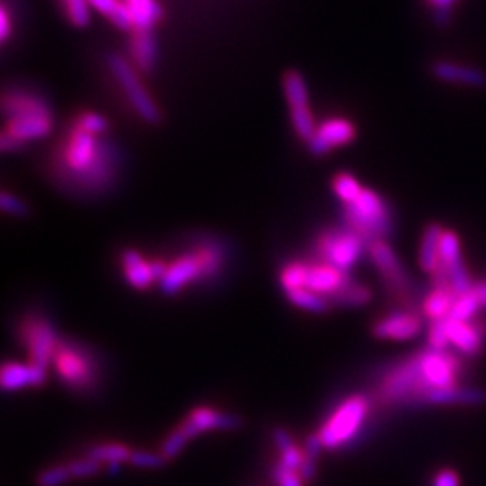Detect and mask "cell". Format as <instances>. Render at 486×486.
<instances>
[{
    "label": "cell",
    "instance_id": "cell-29",
    "mask_svg": "<svg viewBox=\"0 0 486 486\" xmlns=\"http://www.w3.org/2000/svg\"><path fill=\"white\" fill-rule=\"evenodd\" d=\"M90 7L105 14L117 29L134 31V20L125 0H89Z\"/></svg>",
    "mask_w": 486,
    "mask_h": 486
},
{
    "label": "cell",
    "instance_id": "cell-6",
    "mask_svg": "<svg viewBox=\"0 0 486 486\" xmlns=\"http://www.w3.org/2000/svg\"><path fill=\"white\" fill-rule=\"evenodd\" d=\"M371 407L373 398L368 395L357 393L342 400L322 422L319 431H315L322 444V449L339 451L351 444L366 424Z\"/></svg>",
    "mask_w": 486,
    "mask_h": 486
},
{
    "label": "cell",
    "instance_id": "cell-15",
    "mask_svg": "<svg viewBox=\"0 0 486 486\" xmlns=\"http://www.w3.org/2000/svg\"><path fill=\"white\" fill-rule=\"evenodd\" d=\"M420 359L431 389L458 386V379L462 373V360L454 353L447 350L436 351L429 348L420 353Z\"/></svg>",
    "mask_w": 486,
    "mask_h": 486
},
{
    "label": "cell",
    "instance_id": "cell-49",
    "mask_svg": "<svg viewBox=\"0 0 486 486\" xmlns=\"http://www.w3.org/2000/svg\"><path fill=\"white\" fill-rule=\"evenodd\" d=\"M474 294L478 295V299H480L481 306L486 308V281H480V283H476V286H474Z\"/></svg>",
    "mask_w": 486,
    "mask_h": 486
},
{
    "label": "cell",
    "instance_id": "cell-3",
    "mask_svg": "<svg viewBox=\"0 0 486 486\" xmlns=\"http://www.w3.org/2000/svg\"><path fill=\"white\" fill-rule=\"evenodd\" d=\"M52 368L60 382L76 395H92L101 384L99 357L78 341H60L52 357Z\"/></svg>",
    "mask_w": 486,
    "mask_h": 486
},
{
    "label": "cell",
    "instance_id": "cell-24",
    "mask_svg": "<svg viewBox=\"0 0 486 486\" xmlns=\"http://www.w3.org/2000/svg\"><path fill=\"white\" fill-rule=\"evenodd\" d=\"M456 294L453 288H433L422 301V313L433 322L447 319L456 303Z\"/></svg>",
    "mask_w": 486,
    "mask_h": 486
},
{
    "label": "cell",
    "instance_id": "cell-20",
    "mask_svg": "<svg viewBox=\"0 0 486 486\" xmlns=\"http://www.w3.org/2000/svg\"><path fill=\"white\" fill-rule=\"evenodd\" d=\"M486 393L474 388H438L427 391L418 404L429 406H480L485 404Z\"/></svg>",
    "mask_w": 486,
    "mask_h": 486
},
{
    "label": "cell",
    "instance_id": "cell-5",
    "mask_svg": "<svg viewBox=\"0 0 486 486\" xmlns=\"http://www.w3.org/2000/svg\"><path fill=\"white\" fill-rule=\"evenodd\" d=\"M342 226L357 233L364 242L386 240L393 229L389 204L377 192L364 188L350 204H342Z\"/></svg>",
    "mask_w": 486,
    "mask_h": 486
},
{
    "label": "cell",
    "instance_id": "cell-40",
    "mask_svg": "<svg viewBox=\"0 0 486 486\" xmlns=\"http://www.w3.org/2000/svg\"><path fill=\"white\" fill-rule=\"evenodd\" d=\"M67 465H69V471L72 474V480H89V478L98 476L103 471V463H99L89 456L72 460Z\"/></svg>",
    "mask_w": 486,
    "mask_h": 486
},
{
    "label": "cell",
    "instance_id": "cell-10",
    "mask_svg": "<svg viewBox=\"0 0 486 486\" xmlns=\"http://www.w3.org/2000/svg\"><path fill=\"white\" fill-rule=\"evenodd\" d=\"M108 67L117 79L119 87L123 89L125 96L128 98L132 108L136 114L146 121L148 125H159L163 121V114L155 99L150 96L148 89L139 79V70L123 56L110 54L108 56Z\"/></svg>",
    "mask_w": 486,
    "mask_h": 486
},
{
    "label": "cell",
    "instance_id": "cell-12",
    "mask_svg": "<svg viewBox=\"0 0 486 486\" xmlns=\"http://www.w3.org/2000/svg\"><path fill=\"white\" fill-rule=\"evenodd\" d=\"M357 137L355 125L346 117H332L317 125L313 137L306 143L313 157L328 155L330 152L353 143Z\"/></svg>",
    "mask_w": 486,
    "mask_h": 486
},
{
    "label": "cell",
    "instance_id": "cell-11",
    "mask_svg": "<svg viewBox=\"0 0 486 486\" xmlns=\"http://www.w3.org/2000/svg\"><path fill=\"white\" fill-rule=\"evenodd\" d=\"M283 92L286 98V103L290 107V119L292 126L297 134V137L304 143H308L315 130L317 123L310 108V99H308V89L304 83L303 74L297 70H288L283 76Z\"/></svg>",
    "mask_w": 486,
    "mask_h": 486
},
{
    "label": "cell",
    "instance_id": "cell-34",
    "mask_svg": "<svg viewBox=\"0 0 486 486\" xmlns=\"http://www.w3.org/2000/svg\"><path fill=\"white\" fill-rule=\"evenodd\" d=\"M332 188H333V193L337 195V199L342 202V204H350L353 202L364 190V186L351 175V173H337L333 179H332Z\"/></svg>",
    "mask_w": 486,
    "mask_h": 486
},
{
    "label": "cell",
    "instance_id": "cell-8",
    "mask_svg": "<svg viewBox=\"0 0 486 486\" xmlns=\"http://www.w3.org/2000/svg\"><path fill=\"white\" fill-rule=\"evenodd\" d=\"M364 247H368V243L346 226L324 228L313 238L310 259L322 261L348 272L360 259Z\"/></svg>",
    "mask_w": 486,
    "mask_h": 486
},
{
    "label": "cell",
    "instance_id": "cell-22",
    "mask_svg": "<svg viewBox=\"0 0 486 486\" xmlns=\"http://www.w3.org/2000/svg\"><path fill=\"white\" fill-rule=\"evenodd\" d=\"M433 72L440 81H445V83H454V85H463V87H472V89L486 87V72L476 67L460 65L453 61H438L435 63Z\"/></svg>",
    "mask_w": 486,
    "mask_h": 486
},
{
    "label": "cell",
    "instance_id": "cell-44",
    "mask_svg": "<svg viewBox=\"0 0 486 486\" xmlns=\"http://www.w3.org/2000/svg\"><path fill=\"white\" fill-rule=\"evenodd\" d=\"M449 344L451 341H449V332H447V319L433 321L429 326V348L436 351H445Z\"/></svg>",
    "mask_w": 486,
    "mask_h": 486
},
{
    "label": "cell",
    "instance_id": "cell-35",
    "mask_svg": "<svg viewBox=\"0 0 486 486\" xmlns=\"http://www.w3.org/2000/svg\"><path fill=\"white\" fill-rule=\"evenodd\" d=\"M481 303L478 299V295L474 294V290L467 295H462V297H456V303L453 306V312H451V319H456V321H465V322H471L474 321V317L478 315V312L481 310Z\"/></svg>",
    "mask_w": 486,
    "mask_h": 486
},
{
    "label": "cell",
    "instance_id": "cell-2",
    "mask_svg": "<svg viewBox=\"0 0 486 486\" xmlns=\"http://www.w3.org/2000/svg\"><path fill=\"white\" fill-rule=\"evenodd\" d=\"M228 257V245L222 240L213 237L195 238L184 252L168 263L159 281L161 292L164 295H177L192 285L215 281L226 270Z\"/></svg>",
    "mask_w": 486,
    "mask_h": 486
},
{
    "label": "cell",
    "instance_id": "cell-9",
    "mask_svg": "<svg viewBox=\"0 0 486 486\" xmlns=\"http://www.w3.org/2000/svg\"><path fill=\"white\" fill-rule=\"evenodd\" d=\"M16 337L27 351L29 362L47 369L61 341L54 324L42 313L29 312L16 324Z\"/></svg>",
    "mask_w": 486,
    "mask_h": 486
},
{
    "label": "cell",
    "instance_id": "cell-33",
    "mask_svg": "<svg viewBox=\"0 0 486 486\" xmlns=\"http://www.w3.org/2000/svg\"><path fill=\"white\" fill-rule=\"evenodd\" d=\"M322 449V444L317 436V433L310 435L304 444H303V451H304V460H303V465H301V478L303 481L308 485L315 480V474H317V462H319V453Z\"/></svg>",
    "mask_w": 486,
    "mask_h": 486
},
{
    "label": "cell",
    "instance_id": "cell-45",
    "mask_svg": "<svg viewBox=\"0 0 486 486\" xmlns=\"http://www.w3.org/2000/svg\"><path fill=\"white\" fill-rule=\"evenodd\" d=\"M0 206H2V211L5 215H11V217H27L29 215V208L23 201H20L18 197L11 195L9 192H2L0 195Z\"/></svg>",
    "mask_w": 486,
    "mask_h": 486
},
{
    "label": "cell",
    "instance_id": "cell-32",
    "mask_svg": "<svg viewBox=\"0 0 486 486\" xmlns=\"http://www.w3.org/2000/svg\"><path fill=\"white\" fill-rule=\"evenodd\" d=\"M288 301L297 306L303 308L306 312H313V313H326L332 310V304L328 299H324L322 295L308 290V288H299V290H292L286 292Z\"/></svg>",
    "mask_w": 486,
    "mask_h": 486
},
{
    "label": "cell",
    "instance_id": "cell-16",
    "mask_svg": "<svg viewBox=\"0 0 486 486\" xmlns=\"http://www.w3.org/2000/svg\"><path fill=\"white\" fill-rule=\"evenodd\" d=\"M353 279L348 272L322 263L315 259H308V276H306V288L322 295L324 299L332 301L341 290H344ZM332 304V303H330Z\"/></svg>",
    "mask_w": 486,
    "mask_h": 486
},
{
    "label": "cell",
    "instance_id": "cell-38",
    "mask_svg": "<svg viewBox=\"0 0 486 486\" xmlns=\"http://www.w3.org/2000/svg\"><path fill=\"white\" fill-rule=\"evenodd\" d=\"M63 11L69 22L76 27H85L90 20V2L89 0H61Z\"/></svg>",
    "mask_w": 486,
    "mask_h": 486
},
{
    "label": "cell",
    "instance_id": "cell-21",
    "mask_svg": "<svg viewBox=\"0 0 486 486\" xmlns=\"http://www.w3.org/2000/svg\"><path fill=\"white\" fill-rule=\"evenodd\" d=\"M2 112L5 119L27 116V114H40V112H52L49 103L40 96L29 90H9L2 96Z\"/></svg>",
    "mask_w": 486,
    "mask_h": 486
},
{
    "label": "cell",
    "instance_id": "cell-30",
    "mask_svg": "<svg viewBox=\"0 0 486 486\" xmlns=\"http://www.w3.org/2000/svg\"><path fill=\"white\" fill-rule=\"evenodd\" d=\"M371 299H373V292L369 286L351 281L330 303H332V308H357V306L368 304Z\"/></svg>",
    "mask_w": 486,
    "mask_h": 486
},
{
    "label": "cell",
    "instance_id": "cell-18",
    "mask_svg": "<svg viewBox=\"0 0 486 486\" xmlns=\"http://www.w3.org/2000/svg\"><path fill=\"white\" fill-rule=\"evenodd\" d=\"M45 369L31 362H4L0 369V384L4 391H20L23 388H40L45 384Z\"/></svg>",
    "mask_w": 486,
    "mask_h": 486
},
{
    "label": "cell",
    "instance_id": "cell-47",
    "mask_svg": "<svg viewBox=\"0 0 486 486\" xmlns=\"http://www.w3.org/2000/svg\"><path fill=\"white\" fill-rule=\"evenodd\" d=\"M9 33H11V16H9L7 5L2 4L0 5V38H2V42H5L9 38Z\"/></svg>",
    "mask_w": 486,
    "mask_h": 486
},
{
    "label": "cell",
    "instance_id": "cell-17",
    "mask_svg": "<svg viewBox=\"0 0 486 486\" xmlns=\"http://www.w3.org/2000/svg\"><path fill=\"white\" fill-rule=\"evenodd\" d=\"M371 332L384 341H409L422 332V317L411 310H397L379 319Z\"/></svg>",
    "mask_w": 486,
    "mask_h": 486
},
{
    "label": "cell",
    "instance_id": "cell-7",
    "mask_svg": "<svg viewBox=\"0 0 486 486\" xmlns=\"http://www.w3.org/2000/svg\"><path fill=\"white\" fill-rule=\"evenodd\" d=\"M368 252L371 256V261L379 268L384 285L388 288V294L393 297V301L400 306V310H411L416 312L418 306V288L406 272L400 257L393 250V247L386 240L369 243Z\"/></svg>",
    "mask_w": 486,
    "mask_h": 486
},
{
    "label": "cell",
    "instance_id": "cell-41",
    "mask_svg": "<svg viewBox=\"0 0 486 486\" xmlns=\"http://www.w3.org/2000/svg\"><path fill=\"white\" fill-rule=\"evenodd\" d=\"M168 460L161 453H150V451H134L130 458V465L136 469H146V471H159L166 467Z\"/></svg>",
    "mask_w": 486,
    "mask_h": 486
},
{
    "label": "cell",
    "instance_id": "cell-43",
    "mask_svg": "<svg viewBox=\"0 0 486 486\" xmlns=\"http://www.w3.org/2000/svg\"><path fill=\"white\" fill-rule=\"evenodd\" d=\"M74 123L81 128H85L87 132H92L96 136H105L107 130H108V121L96 114V112H90V110H85V112H79L76 117H74Z\"/></svg>",
    "mask_w": 486,
    "mask_h": 486
},
{
    "label": "cell",
    "instance_id": "cell-31",
    "mask_svg": "<svg viewBox=\"0 0 486 486\" xmlns=\"http://www.w3.org/2000/svg\"><path fill=\"white\" fill-rule=\"evenodd\" d=\"M306 276H308V259H294L283 265V268L279 270V285L283 286L285 294L306 288Z\"/></svg>",
    "mask_w": 486,
    "mask_h": 486
},
{
    "label": "cell",
    "instance_id": "cell-4",
    "mask_svg": "<svg viewBox=\"0 0 486 486\" xmlns=\"http://www.w3.org/2000/svg\"><path fill=\"white\" fill-rule=\"evenodd\" d=\"M431 391V386L425 379L420 353L391 366L379 380L371 398L373 404L380 407L389 406H418L422 397Z\"/></svg>",
    "mask_w": 486,
    "mask_h": 486
},
{
    "label": "cell",
    "instance_id": "cell-37",
    "mask_svg": "<svg viewBox=\"0 0 486 486\" xmlns=\"http://www.w3.org/2000/svg\"><path fill=\"white\" fill-rule=\"evenodd\" d=\"M69 481H72V474H70V471H69V465H67V463H60V465H52V467L43 469V471L36 476L34 485L63 486L67 485Z\"/></svg>",
    "mask_w": 486,
    "mask_h": 486
},
{
    "label": "cell",
    "instance_id": "cell-19",
    "mask_svg": "<svg viewBox=\"0 0 486 486\" xmlns=\"http://www.w3.org/2000/svg\"><path fill=\"white\" fill-rule=\"evenodd\" d=\"M449 341L465 355H478L483 348L486 337L485 321H456L447 317Z\"/></svg>",
    "mask_w": 486,
    "mask_h": 486
},
{
    "label": "cell",
    "instance_id": "cell-39",
    "mask_svg": "<svg viewBox=\"0 0 486 486\" xmlns=\"http://www.w3.org/2000/svg\"><path fill=\"white\" fill-rule=\"evenodd\" d=\"M192 440L177 427L175 431H172L166 438H164V442H163V445H161V454L168 460V462H172L173 458H177L184 449H186V445L190 444Z\"/></svg>",
    "mask_w": 486,
    "mask_h": 486
},
{
    "label": "cell",
    "instance_id": "cell-1",
    "mask_svg": "<svg viewBox=\"0 0 486 486\" xmlns=\"http://www.w3.org/2000/svg\"><path fill=\"white\" fill-rule=\"evenodd\" d=\"M117 148L105 139L78 126H72L56 145L49 175L56 186L74 197H99L108 193L119 175Z\"/></svg>",
    "mask_w": 486,
    "mask_h": 486
},
{
    "label": "cell",
    "instance_id": "cell-13",
    "mask_svg": "<svg viewBox=\"0 0 486 486\" xmlns=\"http://www.w3.org/2000/svg\"><path fill=\"white\" fill-rule=\"evenodd\" d=\"M121 268L126 283L137 290H148L155 281H161L168 261L148 259L136 248H126L121 254Z\"/></svg>",
    "mask_w": 486,
    "mask_h": 486
},
{
    "label": "cell",
    "instance_id": "cell-27",
    "mask_svg": "<svg viewBox=\"0 0 486 486\" xmlns=\"http://www.w3.org/2000/svg\"><path fill=\"white\" fill-rule=\"evenodd\" d=\"M272 438H274L276 449L279 453V462L299 472L301 465H303V460H304L303 447H299L295 444V440L292 438V435L283 427H276L272 431Z\"/></svg>",
    "mask_w": 486,
    "mask_h": 486
},
{
    "label": "cell",
    "instance_id": "cell-23",
    "mask_svg": "<svg viewBox=\"0 0 486 486\" xmlns=\"http://www.w3.org/2000/svg\"><path fill=\"white\" fill-rule=\"evenodd\" d=\"M132 65L139 72H150L157 61V42L152 31H132L130 38Z\"/></svg>",
    "mask_w": 486,
    "mask_h": 486
},
{
    "label": "cell",
    "instance_id": "cell-46",
    "mask_svg": "<svg viewBox=\"0 0 486 486\" xmlns=\"http://www.w3.org/2000/svg\"><path fill=\"white\" fill-rule=\"evenodd\" d=\"M433 486H462V483H460V476L454 471L444 469L435 476Z\"/></svg>",
    "mask_w": 486,
    "mask_h": 486
},
{
    "label": "cell",
    "instance_id": "cell-25",
    "mask_svg": "<svg viewBox=\"0 0 486 486\" xmlns=\"http://www.w3.org/2000/svg\"><path fill=\"white\" fill-rule=\"evenodd\" d=\"M444 231L445 229H442L440 224H431L424 231L422 243H420V266L429 274H433L442 265L440 242H442Z\"/></svg>",
    "mask_w": 486,
    "mask_h": 486
},
{
    "label": "cell",
    "instance_id": "cell-28",
    "mask_svg": "<svg viewBox=\"0 0 486 486\" xmlns=\"http://www.w3.org/2000/svg\"><path fill=\"white\" fill-rule=\"evenodd\" d=\"M134 449H130L125 444H117V442H105V444H96L92 447L87 449L89 458L105 463V465H114V463H130Z\"/></svg>",
    "mask_w": 486,
    "mask_h": 486
},
{
    "label": "cell",
    "instance_id": "cell-14",
    "mask_svg": "<svg viewBox=\"0 0 486 486\" xmlns=\"http://www.w3.org/2000/svg\"><path fill=\"white\" fill-rule=\"evenodd\" d=\"M243 425V420L237 415H228L219 409L201 406L192 409L186 418L181 422L179 429L190 438H197L202 433L210 431H235L240 429Z\"/></svg>",
    "mask_w": 486,
    "mask_h": 486
},
{
    "label": "cell",
    "instance_id": "cell-42",
    "mask_svg": "<svg viewBox=\"0 0 486 486\" xmlns=\"http://www.w3.org/2000/svg\"><path fill=\"white\" fill-rule=\"evenodd\" d=\"M270 476L276 486H304L306 483L303 481L301 474L290 467H286L285 463H281L279 460L274 462L272 469H270Z\"/></svg>",
    "mask_w": 486,
    "mask_h": 486
},
{
    "label": "cell",
    "instance_id": "cell-48",
    "mask_svg": "<svg viewBox=\"0 0 486 486\" xmlns=\"http://www.w3.org/2000/svg\"><path fill=\"white\" fill-rule=\"evenodd\" d=\"M431 7H435L436 11H451L453 4L458 0H425Z\"/></svg>",
    "mask_w": 486,
    "mask_h": 486
},
{
    "label": "cell",
    "instance_id": "cell-36",
    "mask_svg": "<svg viewBox=\"0 0 486 486\" xmlns=\"http://www.w3.org/2000/svg\"><path fill=\"white\" fill-rule=\"evenodd\" d=\"M440 256L445 266H453L463 261L462 257V243L454 231H444L440 242Z\"/></svg>",
    "mask_w": 486,
    "mask_h": 486
},
{
    "label": "cell",
    "instance_id": "cell-26",
    "mask_svg": "<svg viewBox=\"0 0 486 486\" xmlns=\"http://www.w3.org/2000/svg\"><path fill=\"white\" fill-rule=\"evenodd\" d=\"M125 2L134 20V31H152V27L163 18V7L157 0H125Z\"/></svg>",
    "mask_w": 486,
    "mask_h": 486
}]
</instances>
